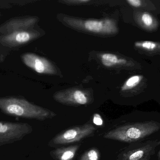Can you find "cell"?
Wrapping results in <instances>:
<instances>
[{
  "instance_id": "1",
  "label": "cell",
  "mask_w": 160,
  "mask_h": 160,
  "mask_svg": "<svg viewBox=\"0 0 160 160\" xmlns=\"http://www.w3.org/2000/svg\"><path fill=\"white\" fill-rule=\"evenodd\" d=\"M0 111L6 115L25 119L44 121L52 119L56 114L17 96L0 97Z\"/></svg>"
},
{
  "instance_id": "2",
  "label": "cell",
  "mask_w": 160,
  "mask_h": 160,
  "mask_svg": "<svg viewBox=\"0 0 160 160\" xmlns=\"http://www.w3.org/2000/svg\"><path fill=\"white\" fill-rule=\"evenodd\" d=\"M160 129V123L154 121L127 124L106 132L103 138L124 142L142 141Z\"/></svg>"
},
{
  "instance_id": "3",
  "label": "cell",
  "mask_w": 160,
  "mask_h": 160,
  "mask_svg": "<svg viewBox=\"0 0 160 160\" xmlns=\"http://www.w3.org/2000/svg\"><path fill=\"white\" fill-rule=\"evenodd\" d=\"M32 131L28 123L0 121V146L21 141Z\"/></svg>"
},
{
  "instance_id": "4",
  "label": "cell",
  "mask_w": 160,
  "mask_h": 160,
  "mask_svg": "<svg viewBox=\"0 0 160 160\" xmlns=\"http://www.w3.org/2000/svg\"><path fill=\"white\" fill-rule=\"evenodd\" d=\"M96 128L91 124H86L76 126L63 131L51 140L50 146L68 144L80 142L92 136L96 132Z\"/></svg>"
},
{
  "instance_id": "5",
  "label": "cell",
  "mask_w": 160,
  "mask_h": 160,
  "mask_svg": "<svg viewBox=\"0 0 160 160\" xmlns=\"http://www.w3.org/2000/svg\"><path fill=\"white\" fill-rule=\"evenodd\" d=\"M160 145L158 140H142L133 142L121 156V160H150Z\"/></svg>"
},
{
  "instance_id": "6",
  "label": "cell",
  "mask_w": 160,
  "mask_h": 160,
  "mask_svg": "<svg viewBox=\"0 0 160 160\" xmlns=\"http://www.w3.org/2000/svg\"><path fill=\"white\" fill-rule=\"evenodd\" d=\"M66 22L73 27H81L84 30L95 34H112L117 30L114 22L109 19L83 21L69 18L68 19Z\"/></svg>"
},
{
  "instance_id": "7",
  "label": "cell",
  "mask_w": 160,
  "mask_h": 160,
  "mask_svg": "<svg viewBox=\"0 0 160 160\" xmlns=\"http://www.w3.org/2000/svg\"><path fill=\"white\" fill-rule=\"evenodd\" d=\"M38 34L31 30L19 31L0 36V44L10 48L25 45L37 37Z\"/></svg>"
},
{
  "instance_id": "8",
  "label": "cell",
  "mask_w": 160,
  "mask_h": 160,
  "mask_svg": "<svg viewBox=\"0 0 160 160\" xmlns=\"http://www.w3.org/2000/svg\"><path fill=\"white\" fill-rule=\"evenodd\" d=\"M23 64L39 74H54V67L48 60L34 54L27 53L21 56Z\"/></svg>"
},
{
  "instance_id": "9",
  "label": "cell",
  "mask_w": 160,
  "mask_h": 160,
  "mask_svg": "<svg viewBox=\"0 0 160 160\" xmlns=\"http://www.w3.org/2000/svg\"><path fill=\"white\" fill-rule=\"evenodd\" d=\"M34 17H19L12 18L0 25L1 34L7 35L14 32L29 30L36 22Z\"/></svg>"
},
{
  "instance_id": "10",
  "label": "cell",
  "mask_w": 160,
  "mask_h": 160,
  "mask_svg": "<svg viewBox=\"0 0 160 160\" xmlns=\"http://www.w3.org/2000/svg\"><path fill=\"white\" fill-rule=\"evenodd\" d=\"M55 99L61 103L67 105H84L88 104L89 98L85 93L79 90L70 94L57 95Z\"/></svg>"
},
{
  "instance_id": "11",
  "label": "cell",
  "mask_w": 160,
  "mask_h": 160,
  "mask_svg": "<svg viewBox=\"0 0 160 160\" xmlns=\"http://www.w3.org/2000/svg\"><path fill=\"white\" fill-rule=\"evenodd\" d=\"M80 145L70 146L68 147L57 148L51 151L52 157L56 160H72L75 157Z\"/></svg>"
},
{
  "instance_id": "12",
  "label": "cell",
  "mask_w": 160,
  "mask_h": 160,
  "mask_svg": "<svg viewBox=\"0 0 160 160\" xmlns=\"http://www.w3.org/2000/svg\"><path fill=\"white\" fill-rule=\"evenodd\" d=\"M102 64L106 67H112L117 65H124L127 61L120 58L115 54L111 53H104L100 55Z\"/></svg>"
},
{
  "instance_id": "13",
  "label": "cell",
  "mask_w": 160,
  "mask_h": 160,
  "mask_svg": "<svg viewBox=\"0 0 160 160\" xmlns=\"http://www.w3.org/2000/svg\"><path fill=\"white\" fill-rule=\"evenodd\" d=\"M100 153L97 148H92L85 152L79 160H99Z\"/></svg>"
},
{
  "instance_id": "14",
  "label": "cell",
  "mask_w": 160,
  "mask_h": 160,
  "mask_svg": "<svg viewBox=\"0 0 160 160\" xmlns=\"http://www.w3.org/2000/svg\"><path fill=\"white\" fill-rule=\"evenodd\" d=\"M141 77L139 76H133L127 80L121 88L122 91H126L135 87L140 82Z\"/></svg>"
},
{
  "instance_id": "15",
  "label": "cell",
  "mask_w": 160,
  "mask_h": 160,
  "mask_svg": "<svg viewBox=\"0 0 160 160\" xmlns=\"http://www.w3.org/2000/svg\"><path fill=\"white\" fill-rule=\"evenodd\" d=\"M134 46L137 48H141L148 51H153L157 48V44L155 42L151 41H145L136 42Z\"/></svg>"
},
{
  "instance_id": "16",
  "label": "cell",
  "mask_w": 160,
  "mask_h": 160,
  "mask_svg": "<svg viewBox=\"0 0 160 160\" xmlns=\"http://www.w3.org/2000/svg\"><path fill=\"white\" fill-rule=\"evenodd\" d=\"M142 21L144 24L147 26H150L153 24V18L151 15L147 13H144L143 14L142 17Z\"/></svg>"
},
{
  "instance_id": "17",
  "label": "cell",
  "mask_w": 160,
  "mask_h": 160,
  "mask_svg": "<svg viewBox=\"0 0 160 160\" xmlns=\"http://www.w3.org/2000/svg\"><path fill=\"white\" fill-rule=\"evenodd\" d=\"M15 4V1H0V8H11L12 5Z\"/></svg>"
},
{
  "instance_id": "18",
  "label": "cell",
  "mask_w": 160,
  "mask_h": 160,
  "mask_svg": "<svg viewBox=\"0 0 160 160\" xmlns=\"http://www.w3.org/2000/svg\"><path fill=\"white\" fill-rule=\"evenodd\" d=\"M93 121V123L96 126H102L103 125V120L98 114L96 113L94 115Z\"/></svg>"
},
{
  "instance_id": "19",
  "label": "cell",
  "mask_w": 160,
  "mask_h": 160,
  "mask_svg": "<svg viewBox=\"0 0 160 160\" xmlns=\"http://www.w3.org/2000/svg\"><path fill=\"white\" fill-rule=\"evenodd\" d=\"M127 2L132 6L139 7L142 5V1L140 0H127Z\"/></svg>"
},
{
  "instance_id": "20",
  "label": "cell",
  "mask_w": 160,
  "mask_h": 160,
  "mask_svg": "<svg viewBox=\"0 0 160 160\" xmlns=\"http://www.w3.org/2000/svg\"><path fill=\"white\" fill-rule=\"evenodd\" d=\"M158 159L160 160V149L158 153Z\"/></svg>"
},
{
  "instance_id": "21",
  "label": "cell",
  "mask_w": 160,
  "mask_h": 160,
  "mask_svg": "<svg viewBox=\"0 0 160 160\" xmlns=\"http://www.w3.org/2000/svg\"><path fill=\"white\" fill-rule=\"evenodd\" d=\"M1 16H2V13L0 12V17H1Z\"/></svg>"
},
{
  "instance_id": "22",
  "label": "cell",
  "mask_w": 160,
  "mask_h": 160,
  "mask_svg": "<svg viewBox=\"0 0 160 160\" xmlns=\"http://www.w3.org/2000/svg\"><path fill=\"white\" fill-rule=\"evenodd\" d=\"M0 34H1V30H0Z\"/></svg>"
}]
</instances>
